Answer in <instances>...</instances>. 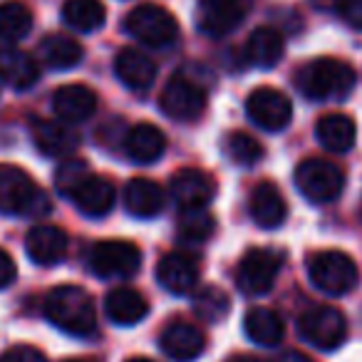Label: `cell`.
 <instances>
[{
	"instance_id": "obj_34",
	"label": "cell",
	"mask_w": 362,
	"mask_h": 362,
	"mask_svg": "<svg viewBox=\"0 0 362 362\" xmlns=\"http://www.w3.org/2000/svg\"><path fill=\"white\" fill-rule=\"evenodd\" d=\"M223 151L238 166H253L263 159V144L248 132H231L223 139Z\"/></svg>"
},
{
	"instance_id": "obj_13",
	"label": "cell",
	"mask_w": 362,
	"mask_h": 362,
	"mask_svg": "<svg viewBox=\"0 0 362 362\" xmlns=\"http://www.w3.org/2000/svg\"><path fill=\"white\" fill-rule=\"evenodd\" d=\"M159 345L174 362H192L206 350V332L189 320H174L161 330Z\"/></svg>"
},
{
	"instance_id": "obj_1",
	"label": "cell",
	"mask_w": 362,
	"mask_h": 362,
	"mask_svg": "<svg viewBox=\"0 0 362 362\" xmlns=\"http://www.w3.org/2000/svg\"><path fill=\"white\" fill-rule=\"evenodd\" d=\"M45 317L67 335L90 337L97 332V308L92 296L80 286H57L42 303Z\"/></svg>"
},
{
	"instance_id": "obj_39",
	"label": "cell",
	"mask_w": 362,
	"mask_h": 362,
	"mask_svg": "<svg viewBox=\"0 0 362 362\" xmlns=\"http://www.w3.org/2000/svg\"><path fill=\"white\" fill-rule=\"evenodd\" d=\"M273 362H313V360L308 355H303V352H298V350H286V352H281V355H278Z\"/></svg>"
},
{
	"instance_id": "obj_7",
	"label": "cell",
	"mask_w": 362,
	"mask_h": 362,
	"mask_svg": "<svg viewBox=\"0 0 362 362\" xmlns=\"http://www.w3.org/2000/svg\"><path fill=\"white\" fill-rule=\"evenodd\" d=\"M296 187L308 202L330 204L342 194L345 174L337 164L327 159H305L296 169Z\"/></svg>"
},
{
	"instance_id": "obj_10",
	"label": "cell",
	"mask_w": 362,
	"mask_h": 362,
	"mask_svg": "<svg viewBox=\"0 0 362 362\" xmlns=\"http://www.w3.org/2000/svg\"><path fill=\"white\" fill-rule=\"evenodd\" d=\"M161 112L176 122H197L206 112V92L187 77H171L159 97Z\"/></svg>"
},
{
	"instance_id": "obj_29",
	"label": "cell",
	"mask_w": 362,
	"mask_h": 362,
	"mask_svg": "<svg viewBox=\"0 0 362 362\" xmlns=\"http://www.w3.org/2000/svg\"><path fill=\"white\" fill-rule=\"evenodd\" d=\"M40 57L47 67L52 70H72L82 62L85 57V47L70 35H47L45 40L40 42Z\"/></svg>"
},
{
	"instance_id": "obj_40",
	"label": "cell",
	"mask_w": 362,
	"mask_h": 362,
	"mask_svg": "<svg viewBox=\"0 0 362 362\" xmlns=\"http://www.w3.org/2000/svg\"><path fill=\"white\" fill-rule=\"evenodd\" d=\"M226 362H263V360H258V357H253V355H233V357H228Z\"/></svg>"
},
{
	"instance_id": "obj_18",
	"label": "cell",
	"mask_w": 362,
	"mask_h": 362,
	"mask_svg": "<svg viewBox=\"0 0 362 362\" xmlns=\"http://www.w3.org/2000/svg\"><path fill=\"white\" fill-rule=\"evenodd\" d=\"M115 75L127 90L146 92L156 80V65L136 47H122L115 57Z\"/></svg>"
},
{
	"instance_id": "obj_28",
	"label": "cell",
	"mask_w": 362,
	"mask_h": 362,
	"mask_svg": "<svg viewBox=\"0 0 362 362\" xmlns=\"http://www.w3.org/2000/svg\"><path fill=\"white\" fill-rule=\"evenodd\" d=\"M246 60L253 67H261V70H271L281 62L283 57V35L276 28H256V30L248 35L246 40Z\"/></svg>"
},
{
	"instance_id": "obj_42",
	"label": "cell",
	"mask_w": 362,
	"mask_h": 362,
	"mask_svg": "<svg viewBox=\"0 0 362 362\" xmlns=\"http://www.w3.org/2000/svg\"><path fill=\"white\" fill-rule=\"evenodd\" d=\"M67 362H90V360H67Z\"/></svg>"
},
{
	"instance_id": "obj_23",
	"label": "cell",
	"mask_w": 362,
	"mask_h": 362,
	"mask_svg": "<svg viewBox=\"0 0 362 362\" xmlns=\"http://www.w3.org/2000/svg\"><path fill=\"white\" fill-rule=\"evenodd\" d=\"M105 313L117 325H136L149 315V300L136 288H112L105 296Z\"/></svg>"
},
{
	"instance_id": "obj_9",
	"label": "cell",
	"mask_w": 362,
	"mask_h": 362,
	"mask_svg": "<svg viewBox=\"0 0 362 362\" xmlns=\"http://www.w3.org/2000/svg\"><path fill=\"white\" fill-rule=\"evenodd\" d=\"M283 253L273 248H251L243 253L236 271V286L246 296H266L278 281Z\"/></svg>"
},
{
	"instance_id": "obj_17",
	"label": "cell",
	"mask_w": 362,
	"mask_h": 362,
	"mask_svg": "<svg viewBox=\"0 0 362 362\" xmlns=\"http://www.w3.org/2000/svg\"><path fill=\"white\" fill-rule=\"evenodd\" d=\"M33 141L45 156L65 159L80 146V134L62 119H37L33 124Z\"/></svg>"
},
{
	"instance_id": "obj_3",
	"label": "cell",
	"mask_w": 362,
	"mask_h": 362,
	"mask_svg": "<svg viewBox=\"0 0 362 362\" xmlns=\"http://www.w3.org/2000/svg\"><path fill=\"white\" fill-rule=\"evenodd\" d=\"M50 211V199L33 176L16 164H0V214L40 216Z\"/></svg>"
},
{
	"instance_id": "obj_5",
	"label": "cell",
	"mask_w": 362,
	"mask_h": 362,
	"mask_svg": "<svg viewBox=\"0 0 362 362\" xmlns=\"http://www.w3.org/2000/svg\"><path fill=\"white\" fill-rule=\"evenodd\" d=\"M124 30L149 47H169L179 37V23L166 8L141 3L124 18Z\"/></svg>"
},
{
	"instance_id": "obj_11",
	"label": "cell",
	"mask_w": 362,
	"mask_h": 362,
	"mask_svg": "<svg viewBox=\"0 0 362 362\" xmlns=\"http://www.w3.org/2000/svg\"><path fill=\"white\" fill-rule=\"evenodd\" d=\"M246 115L256 127L266 132H281L291 124L293 105L276 87H258L248 95Z\"/></svg>"
},
{
	"instance_id": "obj_35",
	"label": "cell",
	"mask_w": 362,
	"mask_h": 362,
	"mask_svg": "<svg viewBox=\"0 0 362 362\" xmlns=\"http://www.w3.org/2000/svg\"><path fill=\"white\" fill-rule=\"evenodd\" d=\"M87 176H90V169L85 159H65L55 171V187L65 199H72Z\"/></svg>"
},
{
	"instance_id": "obj_19",
	"label": "cell",
	"mask_w": 362,
	"mask_h": 362,
	"mask_svg": "<svg viewBox=\"0 0 362 362\" xmlns=\"http://www.w3.org/2000/svg\"><path fill=\"white\" fill-rule=\"evenodd\" d=\"M52 112L67 124L85 122L97 112V95L87 85H62L52 95Z\"/></svg>"
},
{
	"instance_id": "obj_12",
	"label": "cell",
	"mask_w": 362,
	"mask_h": 362,
	"mask_svg": "<svg viewBox=\"0 0 362 362\" xmlns=\"http://www.w3.org/2000/svg\"><path fill=\"white\" fill-rule=\"evenodd\" d=\"M251 3L253 0H199V30L209 37L228 35L246 21Z\"/></svg>"
},
{
	"instance_id": "obj_6",
	"label": "cell",
	"mask_w": 362,
	"mask_h": 362,
	"mask_svg": "<svg viewBox=\"0 0 362 362\" xmlns=\"http://www.w3.org/2000/svg\"><path fill=\"white\" fill-rule=\"evenodd\" d=\"M87 266L100 278H132L141 268V251L132 241L105 238L90 246Z\"/></svg>"
},
{
	"instance_id": "obj_30",
	"label": "cell",
	"mask_w": 362,
	"mask_h": 362,
	"mask_svg": "<svg viewBox=\"0 0 362 362\" xmlns=\"http://www.w3.org/2000/svg\"><path fill=\"white\" fill-rule=\"evenodd\" d=\"M105 3L102 0H65L62 21L77 33H95L105 25Z\"/></svg>"
},
{
	"instance_id": "obj_38",
	"label": "cell",
	"mask_w": 362,
	"mask_h": 362,
	"mask_svg": "<svg viewBox=\"0 0 362 362\" xmlns=\"http://www.w3.org/2000/svg\"><path fill=\"white\" fill-rule=\"evenodd\" d=\"M16 276H18V266H16V261H13V256L8 251H3L0 248V291L3 288H8L13 281H16Z\"/></svg>"
},
{
	"instance_id": "obj_2",
	"label": "cell",
	"mask_w": 362,
	"mask_h": 362,
	"mask_svg": "<svg viewBox=\"0 0 362 362\" xmlns=\"http://www.w3.org/2000/svg\"><path fill=\"white\" fill-rule=\"evenodd\" d=\"M357 77L347 62L335 57H317L303 65L296 75V85L303 97L315 102L345 100L355 87Z\"/></svg>"
},
{
	"instance_id": "obj_15",
	"label": "cell",
	"mask_w": 362,
	"mask_h": 362,
	"mask_svg": "<svg viewBox=\"0 0 362 362\" xmlns=\"http://www.w3.org/2000/svg\"><path fill=\"white\" fill-rule=\"evenodd\" d=\"M67 248H70L67 233L52 223H37L25 236V251L37 266H57L60 261H65Z\"/></svg>"
},
{
	"instance_id": "obj_27",
	"label": "cell",
	"mask_w": 362,
	"mask_h": 362,
	"mask_svg": "<svg viewBox=\"0 0 362 362\" xmlns=\"http://www.w3.org/2000/svg\"><path fill=\"white\" fill-rule=\"evenodd\" d=\"M315 136L320 141V146H325L327 151L335 154H345L355 146L357 141V127L352 122V117L347 115H325L317 119L315 124Z\"/></svg>"
},
{
	"instance_id": "obj_20",
	"label": "cell",
	"mask_w": 362,
	"mask_h": 362,
	"mask_svg": "<svg viewBox=\"0 0 362 362\" xmlns=\"http://www.w3.org/2000/svg\"><path fill=\"white\" fill-rule=\"evenodd\" d=\"M248 211L261 228H278L288 218V204L273 181H261L251 192Z\"/></svg>"
},
{
	"instance_id": "obj_31",
	"label": "cell",
	"mask_w": 362,
	"mask_h": 362,
	"mask_svg": "<svg viewBox=\"0 0 362 362\" xmlns=\"http://www.w3.org/2000/svg\"><path fill=\"white\" fill-rule=\"evenodd\" d=\"M33 30V13L18 0L0 3V40L18 42Z\"/></svg>"
},
{
	"instance_id": "obj_32",
	"label": "cell",
	"mask_w": 362,
	"mask_h": 362,
	"mask_svg": "<svg viewBox=\"0 0 362 362\" xmlns=\"http://www.w3.org/2000/svg\"><path fill=\"white\" fill-rule=\"evenodd\" d=\"M216 231V218L209 209H181L179 214V238L187 243H204Z\"/></svg>"
},
{
	"instance_id": "obj_22",
	"label": "cell",
	"mask_w": 362,
	"mask_h": 362,
	"mask_svg": "<svg viewBox=\"0 0 362 362\" xmlns=\"http://www.w3.org/2000/svg\"><path fill=\"white\" fill-rule=\"evenodd\" d=\"M166 194L156 181L146 179V176H136V179L127 181L124 187V209L136 218H154L164 211Z\"/></svg>"
},
{
	"instance_id": "obj_8",
	"label": "cell",
	"mask_w": 362,
	"mask_h": 362,
	"mask_svg": "<svg viewBox=\"0 0 362 362\" xmlns=\"http://www.w3.org/2000/svg\"><path fill=\"white\" fill-rule=\"evenodd\" d=\"M298 335L317 350H337L347 337V320L332 305H313L298 317Z\"/></svg>"
},
{
	"instance_id": "obj_16",
	"label": "cell",
	"mask_w": 362,
	"mask_h": 362,
	"mask_svg": "<svg viewBox=\"0 0 362 362\" xmlns=\"http://www.w3.org/2000/svg\"><path fill=\"white\" fill-rule=\"evenodd\" d=\"M199 276H202V271H199L197 261L189 253L181 251L161 256L159 266H156V281L169 293H176V296L192 293L199 286Z\"/></svg>"
},
{
	"instance_id": "obj_24",
	"label": "cell",
	"mask_w": 362,
	"mask_h": 362,
	"mask_svg": "<svg viewBox=\"0 0 362 362\" xmlns=\"http://www.w3.org/2000/svg\"><path fill=\"white\" fill-rule=\"evenodd\" d=\"M115 199H117V189L107 176H97L90 174L85 181H82V187L75 192L72 202L77 204L85 216L90 218H102L115 209Z\"/></svg>"
},
{
	"instance_id": "obj_25",
	"label": "cell",
	"mask_w": 362,
	"mask_h": 362,
	"mask_svg": "<svg viewBox=\"0 0 362 362\" xmlns=\"http://www.w3.org/2000/svg\"><path fill=\"white\" fill-rule=\"evenodd\" d=\"M0 80L18 92H25L40 80L35 57L18 47H0Z\"/></svg>"
},
{
	"instance_id": "obj_4",
	"label": "cell",
	"mask_w": 362,
	"mask_h": 362,
	"mask_svg": "<svg viewBox=\"0 0 362 362\" xmlns=\"http://www.w3.org/2000/svg\"><path fill=\"white\" fill-rule=\"evenodd\" d=\"M308 278L327 296H347L360 281L357 266L342 251H317L308 258Z\"/></svg>"
},
{
	"instance_id": "obj_14",
	"label": "cell",
	"mask_w": 362,
	"mask_h": 362,
	"mask_svg": "<svg viewBox=\"0 0 362 362\" xmlns=\"http://www.w3.org/2000/svg\"><path fill=\"white\" fill-rule=\"evenodd\" d=\"M171 197L181 209H204L216 197V181L209 171L187 166L171 176Z\"/></svg>"
},
{
	"instance_id": "obj_33",
	"label": "cell",
	"mask_w": 362,
	"mask_h": 362,
	"mask_svg": "<svg viewBox=\"0 0 362 362\" xmlns=\"http://www.w3.org/2000/svg\"><path fill=\"white\" fill-rule=\"evenodd\" d=\"M194 313H197L204 322H221V320H226V315L231 313V298H228L226 291H221V288L206 286L194 298Z\"/></svg>"
},
{
	"instance_id": "obj_21",
	"label": "cell",
	"mask_w": 362,
	"mask_h": 362,
	"mask_svg": "<svg viewBox=\"0 0 362 362\" xmlns=\"http://www.w3.org/2000/svg\"><path fill=\"white\" fill-rule=\"evenodd\" d=\"M122 146H124V154L136 164H154L164 156L166 136L159 127L149 124V122H139V124L129 127Z\"/></svg>"
},
{
	"instance_id": "obj_36",
	"label": "cell",
	"mask_w": 362,
	"mask_h": 362,
	"mask_svg": "<svg viewBox=\"0 0 362 362\" xmlns=\"http://www.w3.org/2000/svg\"><path fill=\"white\" fill-rule=\"evenodd\" d=\"M0 362H47V357L33 345H13L0 355Z\"/></svg>"
},
{
	"instance_id": "obj_37",
	"label": "cell",
	"mask_w": 362,
	"mask_h": 362,
	"mask_svg": "<svg viewBox=\"0 0 362 362\" xmlns=\"http://www.w3.org/2000/svg\"><path fill=\"white\" fill-rule=\"evenodd\" d=\"M337 16L352 30H362V0H337Z\"/></svg>"
},
{
	"instance_id": "obj_26",
	"label": "cell",
	"mask_w": 362,
	"mask_h": 362,
	"mask_svg": "<svg viewBox=\"0 0 362 362\" xmlns=\"http://www.w3.org/2000/svg\"><path fill=\"white\" fill-rule=\"evenodd\" d=\"M243 330L256 345L276 347L286 337V322L273 308H251L243 317Z\"/></svg>"
},
{
	"instance_id": "obj_41",
	"label": "cell",
	"mask_w": 362,
	"mask_h": 362,
	"mask_svg": "<svg viewBox=\"0 0 362 362\" xmlns=\"http://www.w3.org/2000/svg\"><path fill=\"white\" fill-rule=\"evenodd\" d=\"M127 362H156V360H151V357H129Z\"/></svg>"
}]
</instances>
